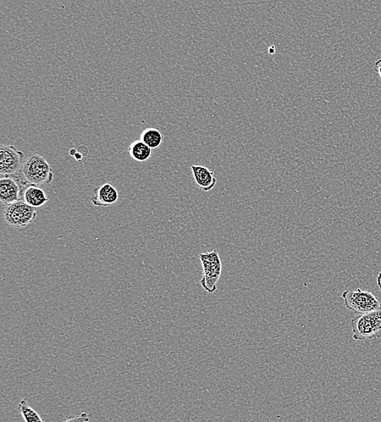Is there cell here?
Masks as SVG:
<instances>
[{
	"label": "cell",
	"instance_id": "obj_1",
	"mask_svg": "<svg viewBox=\"0 0 381 422\" xmlns=\"http://www.w3.org/2000/svg\"><path fill=\"white\" fill-rule=\"evenodd\" d=\"M26 186H42L52 183L54 173L51 165L42 155L35 154L25 161L21 169Z\"/></svg>",
	"mask_w": 381,
	"mask_h": 422
},
{
	"label": "cell",
	"instance_id": "obj_12",
	"mask_svg": "<svg viewBox=\"0 0 381 422\" xmlns=\"http://www.w3.org/2000/svg\"><path fill=\"white\" fill-rule=\"evenodd\" d=\"M140 140L153 151L163 145L164 136L159 130L150 127L142 132Z\"/></svg>",
	"mask_w": 381,
	"mask_h": 422
},
{
	"label": "cell",
	"instance_id": "obj_15",
	"mask_svg": "<svg viewBox=\"0 0 381 422\" xmlns=\"http://www.w3.org/2000/svg\"><path fill=\"white\" fill-rule=\"evenodd\" d=\"M375 70H377L381 80V59L377 61V63L375 64Z\"/></svg>",
	"mask_w": 381,
	"mask_h": 422
},
{
	"label": "cell",
	"instance_id": "obj_2",
	"mask_svg": "<svg viewBox=\"0 0 381 422\" xmlns=\"http://www.w3.org/2000/svg\"><path fill=\"white\" fill-rule=\"evenodd\" d=\"M353 338L356 341L373 340L381 337V305L377 309L360 314L351 320Z\"/></svg>",
	"mask_w": 381,
	"mask_h": 422
},
{
	"label": "cell",
	"instance_id": "obj_16",
	"mask_svg": "<svg viewBox=\"0 0 381 422\" xmlns=\"http://www.w3.org/2000/svg\"><path fill=\"white\" fill-rule=\"evenodd\" d=\"M377 285L379 287V290L381 292V272H380V274L377 276Z\"/></svg>",
	"mask_w": 381,
	"mask_h": 422
},
{
	"label": "cell",
	"instance_id": "obj_3",
	"mask_svg": "<svg viewBox=\"0 0 381 422\" xmlns=\"http://www.w3.org/2000/svg\"><path fill=\"white\" fill-rule=\"evenodd\" d=\"M346 307L360 314H365L380 307L381 302L378 297L371 292L357 288L356 290H347L341 296Z\"/></svg>",
	"mask_w": 381,
	"mask_h": 422
},
{
	"label": "cell",
	"instance_id": "obj_17",
	"mask_svg": "<svg viewBox=\"0 0 381 422\" xmlns=\"http://www.w3.org/2000/svg\"><path fill=\"white\" fill-rule=\"evenodd\" d=\"M268 53L270 55H273L275 53V48L274 46H272L268 49Z\"/></svg>",
	"mask_w": 381,
	"mask_h": 422
},
{
	"label": "cell",
	"instance_id": "obj_9",
	"mask_svg": "<svg viewBox=\"0 0 381 422\" xmlns=\"http://www.w3.org/2000/svg\"><path fill=\"white\" fill-rule=\"evenodd\" d=\"M191 170L196 185L204 192H209L217 185V179L214 172L206 166H191Z\"/></svg>",
	"mask_w": 381,
	"mask_h": 422
},
{
	"label": "cell",
	"instance_id": "obj_11",
	"mask_svg": "<svg viewBox=\"0 0 381 422\" xmlns=\"http://www.w3.org/2000/svg\"><path fill=\"white\" fill-rule=\"evenodd\" d=\"M129 153L130 157L137 162L145 163L152 158V149L141 140H137L131 144Z\"/></svg>",
	"mask_w": 381,
	"mask_h": 422
},
{
	"label": "cell",
	"instance_id": "obj_6",
	"mask_svg": "<svg viewBox=\"0 0 381 422\" xmlns=\"http://www.w3.org/2000/svg\"><path fill=\"white\" fill-rule=\"evenodd\" d=\"M25 154L14 146L0 147V173L13 176L22 168Z\"/></svg>",
	"mask_w": 381,
	"mask_h": 422
},
{
	"label": "cell",
	"instance_id": "obj_10",
	"mask_svg": "<svg viewBox=\"0 0 381 422\" xmlns=\"http://www.w3.org/2000/svg\"><path fill=\"white\" fill-rule=\"evenodd\" d=\"M23 201L34 208H40L45 205L49 198L45 192L37 186H28L23 192Z\"/></svg>",
	"mask_w": 381,
	"mask_h": 422
},
{
	"label": "cell",
	"instance_id": "obj_4",
	"mask_svg": "<svg viewBox=\"0 0 381 422\" xmlns=\"http://www.w3.org/2000/svg\"><path fill=\"white\" fill-rule=\"evenodd\" d=\"M203 266V277L200 284L204 290L214 293L217 290V284L222 272V263L217 251L205 252L200 255Z\"/></svg>",
	"mask_w": 381,
	"mask_h": 422
},
{
	"label": "cell",
	"instance_id": "obj_14",
	"mask_svg": "<svg viewBox=\"0 0 381 422\" xmlns=\"http://www.w3.org/2000/svg\"><path fill=\"white\" fill-rule=\"evenodd\" d=\"M90 416L86 413H82L79 416H73L63 422H89Z\"/></svg>",
	"mask_w": 381,
	"mask_h": 422
},
{
	"label": "cell",
	"instance_id": "obj_13",
	"mask_svg": "<svg viewBox=\"0 0 381 422\" xmlns=\"http://www.w3.org/2000/svg\"><path fill=\"white\" fill-rule=\"evenodd\" d=\"M19 412L25 422H44L35 409H33L25 399H22L18 405Z\"/></svg>",
	"mask_w": 381,
	"mask_h": 422
},
{
	"label": "cell",
	"instance_id": "obj_8",
	"mask_svg": "<svg viewBox=\"0 0 381 422\" xmlns=\"http://www.w3.org/2000/svg\"><path fill=\"white\" fill-rule=\"evenodd\" d=\"M95 196L91 198V203L95 207H108L117 203L119 199V193L113 185L105 183L101 186L96 188Z\"/></svg>",
	"mask_w": 381,
	"mask_h": 422
},
{
	"label": "cell",
	"instance_id": "obj_5",
	"mask_svg": "<svg viewBox=\"0 0 381 422\" xmlns=\"http://www.w3.org/2000/svg\"><path fill=\"white\" fill-rule=\"evenodd\" d=\"M4 217L9 226L16 229H23L36 219L37 210L20 200L6 205L4 211Z\"/></svg>",
	"mask_w": 381,
	"mask_h": 422
},
{
	"label": "cell",
	"instance_id": "obj_7",
	"mask_svg": "<svg viewBox=\"0 0 381 422\" xmlns=\"http://www.w3.org/2000/svg\"><path fill=\"white\" fill-rule=\"evenodd\" d=\"M21 185L26 186L21 176H7L0 179V202L8 205L20 201L21 196L23 197Z\"/></svg>",
	"mask_w": 381,
	"mask_h": 422
}]
</instances>
